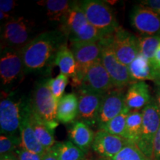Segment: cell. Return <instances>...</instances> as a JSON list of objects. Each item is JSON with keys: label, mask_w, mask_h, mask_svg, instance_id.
<instances>
[{"label": "cell", "mask_w": 160, "mask_h": 160, "mask_svg": "<svg viewBox=\"0 0 160 160\" xmlns=\"http://www.w3.org/2000/svg\"><path fill=\"white\" fill-rule=\"evenodd\" d=\"M62 37L59 32L49 31L38 35L21 49L24 71H39L54 62L56 53L62 45Z\"/></svg>", "instance_id": "obj_1"}, {"label": "cell", "mask_w": 160, "mask_h": 160, "mask_svg": "<svg viewBox=\"0 0 160 160\" xmlns=\"http://www.w3.org/2000/svg\"><path fill=\"white\" fill-rule=\"evenodd\" d=\"M48 80L42 79L36 85L28 102L32 111L50 128L54 131L59 125L57 120L59 101L52 94L48 86Z\"/></svg>", "instance_id": "obj_2"}, {"label": "cell", "mask_w": 160, "mask_h": 160, "mask_svg": "<svg viewBox=\"0 0 160 160\" xmlns=\"http://www.w3.org/2000/svg\"><path fill=\"white\" fill-rule=\"evenodd\" d=\"M63 22L71 42H99L105 37L89 22L79 3L73 2Z\"/></svg>", "instance_id": "obj_3"}, {"label": "cell", "mask_w": 160, "mask_h": 160, "mask_svg": "<svg viewBox=\"0 0 160 160\" xmlns=\"http://www.w3.org/2000/svg\"><path fill=\"white\" fill-rule=\"evenodd\" d=\"M79 4L89 22L105 36L111 34L119 27L113 11L105 2L85 0Z\"/></svg>", "instance_id": "obj_4"}, {"label": "cell", "mask_w": 160, "mask_h": 160, "mask_svg": "<svg viewBox=\"0 0 160 160\" xmlns=\"http://www.w3.org/2000/svg\"><path fill=\"white\" fill-rule=\"evenodd\" d=\"M142 128L137 145L150 159H153V143L160 126V110L156 99L152 98L150 102L142 110Z\"/></svg>", "instance_id": "obj_5"}, {"label": "cell", "mask_w": 160, "mask_h": 160, "mask_svg": "<svg viewBox=\"0 0 160 160\" xmlns=\"http://www.w3.org/2000/svg\"><path fill=\"white\" fill-rule=\"evenodd\" d=\"M100 42L102 44L101 62L111 77L116 88L122 89L132 84L133 81L130 74L128 66L118 59L112 48L108 36H105Z\"/></svg>", "instance_id": "obj_6"}, {"label": "cell", "mask_w": 160, "mask_h": 160, "mask_svg": "<svg viewBox=\"0 0 160 160\" xmlns=\"http://www.w3.org/2000/svg\"><path fill=\"white\" fill-rule=\"evenodd\" d=\"M71 50L77 62V77L72 79L73 86L79 87L87 70L96 62L101 60V42H71Z\"/></svg>", "instance_id": "obj_7"}, {"label": "cell", "mask_w": 160, "mask_h": 160, "mask_svg": "<svg viewBox=\"0 0 160 160\" xmlns=\"http://www.w3.org/2000/svg\"><path fill=\"white\" fill-rule=\"evenodd\" d=\"M114 88L111 77L101 60H99L87 70L79 86V91L103 96Z\"/></svg>", "instance_id": "obj_8"}, {"label": "cell", "mask_w": 160, "mask_h": 160, "mask_svg": "<svg viewBox=\"0 0 160 160\" xmlns=\"http://www.w3.org/2000/svg\"><path fill=\"white\" fill-rule=\"evenodd\" d=\"M108 36L118 59L124 65L129 66L139 54L137 37L122 27Z\"/></svg>", "instance_id": "obj_9"}, {"label": "cell", "mask_w": 160, "mask_h": 160, "mask_svg": "<svg viewBox=\"0 0 160 160\" xmlns=\"http://www.w3.org/2000/svg\"><path fill=\"white\" fill-rule=\"evenodd\" d=\"M25 102L6 97L0 102V128L2 134L16 135L19 131Z\"/></svg>", "instance_id": "obj_10"}, {"label": "cell", "mask_w": 160, "mask_h": 160, "mask_svg": "<svg viewBox=\"0 0 160 160\" xmlns=\"http://www.w3.org/2000/svg\"><path fill=\"white\" fill-rule=\"evenodd\" d=\"M130 22L133 28L142 35L160 36V17L142 4L132 9Z\"/></svg>", "instance_id": "obj_11"}, {"label": "cell", "mask_w": 160, "mask_h": 160, "mask_svg": "<svg viewBox=\"0 0 160 160\" xmlns=\"http://www.w3.org/2000/svg\"><path fill=\"white\" fill-rule=\"evenodd\" d=\"M31 25L23 17L9 20L3 26L2 41L4 48H22L29 42Z\"/></svg>", "instance_id": "obj_12"}, {"label": "cell", "mask_w": 160, "mask_h": 160, "mask_svg": "<svg viewBox=\"0 0 160 160\" xmlns=\"http://www.w3.org/2000/svg\"><path fill=\"white\" fill-rule=\"evenodd\" d=\"M24 64L21 50L13 48H4L1 51L0 77L5 86L10 85L21 75Z\"/></svg>", "instance_id": "obj_13"}, {"label": "cell", "mask_w": 160, "mask_h": 160, "mask_svg": "<svg viewBox=\"0 0 160 160\" xmlns=\"http://www.w3.org/2000/svg\"><path fill=\"white\" fill-rule=\"evenodd\" d=\"M125 96L122 89L114 88L103 95L98 125L99 128L115 118L125 109Z\"/></svg>", "instance_id": "obj_14"}, {"label": "cell", "mask_w": 160, "mask_h": 160, "mask_svg": "<svg viewBox=\"0 0 160 160\" xmlns=\"http://www.w3.org/2000/svg\"><path fill=\"white\" fill-rule=\"evenodd\" d=\"M129 142L125 138L111 134L104 130H99L95 134L92 148L105 159H111Z\"/></svg>", "instance_id": "obj_15"}, {"label": "cell", "mask_w": 160, "mask_h": 160, "mask_svg": "<svg viewBox=\"0 0 160 160\" xmlns=\"http://www.w3.org/2000/svg\"><path fill=\"white\" fill-rule=\"evenodd\" d=\"M103 96L84 93L79 91L78 97L79 108H78V121L85 122L88 125H98V119L102 100Z\"/></svg>", "instance_id": "obj_16"}, {"label": "cell", "mask_w": 160, "mask_h": 160, "mask_svg": "<svg viewBox=\"0 0 160 160\" xmlns=\"http://www.w3.org/2000/svg\"><path fill=\"white\" fill-rule=\"evenodd\" d=\"M128 68L133 81L144 82L145 80H151L156 84L160 80L159 70L140 53L128 66Z\"/></svg>", "instance_id": "obj_17"}, {"label": "cell", "mask_w": 160, "mask_h": 160, "mask_svg": "<svg viewBox=\"0 0 160 160\" xmlns=\"http://www.w3.org/2000/svg\"><path fill=\"white\" fill-rule=\"evenodd\" d=\"M19 133L20 140H21L20 148L41 155H44L47 152L43 146L38 141L34 131L32 128L28 115V101L25 105L23 118L19 127Z\"/></svg>", "instance_id": "obj_18"}, {"label": "cell", "mask_w": 160, "mask_h": 160, "mask_svg": "<svg viewBox=\"0 0 160 160\" xmlns=\"http://www.w3.org/2000/svg\"><path fill=\"white\" fill-rule=\"evenodd\" d=\"M149 86L145 82H135L131 84L125 96V105L130 111L144 108L151 100Z\"/></svg>", "instance_id": "obj_19"}, {"label": "cell", "mask_w": 160, "mask_h": 160, "mask_svg": "<svg viewBox=\"0 0 160 160\" xmlns=\"http://www.w3.org/2000/svg\"><path fill=\"white\" fill-rule=\"evenodd\" d=\"M69 137L71 142L85 153L93 145L95 134L89 125L77 120L72 124L69 130Z\"/></svg>", "instance_id": "obj_20"}, {"label": "cell", "mask_w": 160, "mask_h": 160, "mask_svg": "<svg viewBox=\"0 0 160 160\" xmlns=\"http://www.w3.org/2000/svg\"><path fill=\"white\" fill-rule=\"evenodd\" d=\"M28 109L29 119L31 121L32 128L34 131L35 135L38 141L43 146L46 151L51 150L55 145V139L53 133L54 131L50 128L44 122L42 121L37 115L32 111L29 102L28 101Z\"/></svg>", "instance_id": "obj_21"}, {"label": "cell", "mask_w": 160, "mask_h": 160, "mask_svg": "<svg viewBox=\"0 0 160 160\" xmlns=\"http://www.w3.org/2000/svg\"><path fill=\"white\" fill-rule=\"evenodd\" d=\"M79 100L75 93L64 95L59 101L57 120L62 124L74 122L78 117Z\"/></svg>", "instance_id": "obj_22"}, {"label": "cell", "mask_w": 160, "mask_h": 160, "mask_svg": "<svg viewBox=\"0 0 160 160\" xmlns=\"http://www.w3.org/2000/svg\"><path fill=\"white\" fill-rule=\"evenodd\" d=\"M53 62L59 68L60 73L71 77L72 79L77 77V62L71 48L65 44L58 49Z\"/></svg>", "instance_id": "obj_23"}, {"label": "cell", "mask_w": 160, "mask_h": 160, "mask_svg": "<svg viewBox=\"0 0 160 160\" xmlns=\"http://www.w3.org/2000/svg\"><path fill=\"white\" fill-rule=\"evenodd\" d=\"M39 4L46 8L48 16L52 21L64 22L73 3L68 0H47L39 2Z\"/></svg>", "instance_id": "obj_24"}, {"label": "cell", "mask_w": 160, "mask_h": 160, "mask_svg": "<svg viewBox=\"0 0 160 160\" xmlns=\"http://www.w3.org/2000/svg\"><path fill=\"white\" fill-rule=\"evenodd\" d=\"M59 160H82L85 153L71 141L57 142L52 148Z\"/></svg>", "instance_id": "obj_25"}, {"label": "cell", "mask_w": 160, "mask_h": 160, "mask_svg": "<svg viewBox=\"0 0 160 160\" xmlns=\"http://www.w3.org/2000/svg\"><path fill=\"white\" fill-rule=\"evenodd\" d=\"M142 128V113L131 111L126 119L127 139L134 144L138 143Z\"/></svg>", "instance_id": "obj_26"}, {"label": "cell", "mask_w": 160, "mask_h": 160, "mask_svg": "<svg viewBox=\"0 0 160 160\" xmlns=\"http://www.w3.org/2000/svg\"><path fill=\"white\" fill-rule=\"evenodd\" d=\"M131 112V111L125 108L123 111L120 113L119 115L117 116L113 119L106 123L105 125L102 126L100 128L101 130L108 132L111 134L119 136L122 138L127 139V134H126V119H127L128 115Z\"/></svg>", "instance_id": "obj_27"}, {"label": "cell", "mask_w": 160, "mask_h": 160, "mask_svg": "<svg viewBox=\"0 0 160 160\" xmlns=\"http://www.w3.org/2000/svg\"><path fill=\"white\" fill-rule=\"evenodd\" d=\"M139 53L153 63V58L160 43V36L142 35L137 37Z\"/></svg>", "instance_id": "obj_28"}, {"label": "cell", "mask_w": 160, "mask_h": 160, "mask_svg": "<svg viewBox=\"0 0 160 160\" xmlns=\"http://www.w3.org/2000/svg\"><path fill=\"white\" fill-rule=\"evenodd\" d=\"M105 160H151L144 154L139 148L131 142H129L115 157L111 159Z\"/></svg>", "instance_id": "obj_29"}, {"label": "cell", "mask_w": 160, "mask_h": 160, "mask_svg": "<svg viewBox=\"0 0 160 160\" xmlns=\"http://www.w3.org/2000/svg\"><path fill=\"white\" fill-rule=\"evenodd\" d=\"M68 82V77L60 73L56 78L48 80V86L52 94L57 101H59L63 97L65 88Z\"/></svg>", "instance_id": "obj_30"}, {"label": "cell", "mask_w": 160, "mask_h": 160, "mask_svg": "<svg viewBox=\"0 0 160 160\" xmlns=\"http://www.w3.org/2000/svg\"><path fill=\"white\" fill-rule=\"evenodd\" d=\"M21 140L17 135L1 134L0 137V153L1 155L12 153L18 146H20Z\"/></svg>", "instance_id": "obj_31"}, {"label": "cell", "mask_w": 160, "mask_h": 160, "mask_svg": "<svg viewBox=\"0 0 160 160\" xmlns=\"http://www.w3.org/2000/svg\"><path fill=\"white\" fill-rule=\"evenodd\" d=\"M17 158L19 160H42L43 156L33 152L27 151L22 148L19 150H16Z\"/></svg>", "instance_id": "obj_32"}, {"label": "cell", "mask_w": 160, "mask_h": 160, "mask_svg": "<svg viewBox=\"0 0 160 160\" xmlns=\"http://www.w3.org/2000/svg\"><path fill=\"white\" fill-rule=\"evenodd\" d=\"M15 1L13 0H1L0 1V17L1 20L8 18L9 12L12 11L15 6Z\"/></svg>", "instance_id": "obj_33"}, {"label": "cell", "mask_w": 160, "mask_h": 160, "mask_svg": "<svg viewBox=\"0 0 160 160\" xmlns=\"http://www.w3.org/2000/svg\"><path fill=\"white\" fill-rule=\"evenodd\" d=\"M141 4L151 8L160 17V0H146L142 2Z\"/></svg>", "instance_id": "obj_34"}, {"label": "cell", "mask_w": 160, "mask_h": 160, "mask_svg": "<svg viewBox=\"0 0 160 160\" xmlns=\"http://www.w3.org/2000/svg\"><path fill=\"white\" fill-rule=\"evenodd\" d=\"M153 159L155 160H160V126L156 135L154 143H153Z\"/></svg>", "instance_id": "obj_35"}, {"label": "cell", "mask_w": 160, "mask_h": 160, "mask_svg": "<svg viewBox=\"0 0 160 160\" xmlns=\"http://www.w3.org/2000/svg\"><path fill=\"white\" fill-rule=\"evenodd\" d=\"M42 160H59L58 159L57 154L54 151H53V149L48 150L47 152L44 154Z\"/></svg>", "instance_id": "obj_36"}, {"label": "cell", "mask_w": 160, "mask_h": 160, "mask_svg": "<svg viewBox=\"0 0 160 160\" xmlns=\"http://www.w3.org/2000/svg\"><path fill=\"white\" fill-rule=\"evenodd\" d=\"M153 64L157 69H159L160 71V43L158 46L157 51H156Z\"/></svg>", "instance_id": "obj_37"}, {"label": "cell", "mask_w": 160, "mask_h": 160, "mask_svg": "<svg viewBox=\"0 0 160 160\" xmlns=\"http://www.w3.org/2000/svg\"><path fill=\"white\" fill-rule=\"evenodd\" d=\"M1 160H19L18 158L13 155L12 153H9V154H5L1 155Z\"/></svg>", "instance_id": "obj_38"}, {"label": "cell", "mask_w": 160, "mask_h": 160, "mask_svg": "<svg viewBox=\"0 0 160 160\" xmlns=\"http://www.w3.org/2000/svg\"><path fill=\"white\" fill-rule=\"evenodd\" d=\"M156 101L160 110V87H157V91H156Z\"/></svg>", "instance_id": "obj_39"}, {"label": "cell", "mask_w": 160, "mask_h": 160, "mask_svg": "<svg viewBox=\"0 0 160 160\" xmlns=\"http://www.w3.org/2000/svg\"><path fill=\"white\" fill-rule=\"evenodd\" d=\"M156 85H157V87H160V80L157 83H156Z\"/></svg>", "instance_id": "obj_40"}, {"label": "cell", "mask_w": 160, "mask_h": 160, "mask_svg": "<svg viewBox=\"0 0 160 160\" xmlns=\"http://www.w3.org/2000/svg\"><path fill=\"white\" fill-rule=\"evenodd\" d=\"M82 160H87V159H82Z\"/></svg>", "instance_id": "obj_41"}]
</instances>
